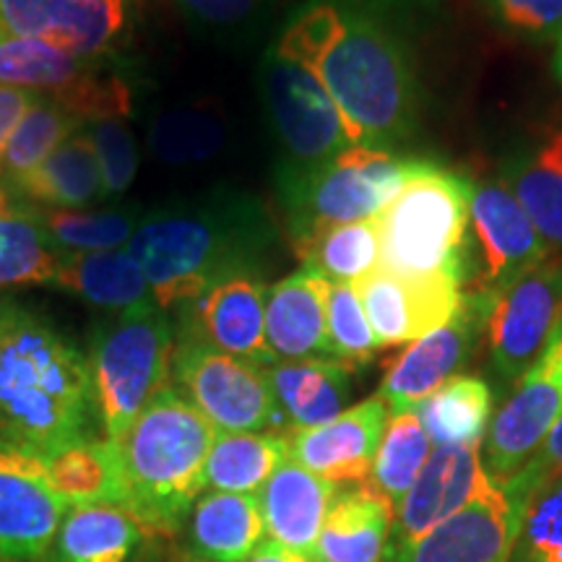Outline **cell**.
<instances>
[{
	"instance_id": "cell-1",
	"label": "cell",
	"mask_w": 562,
	"mask_h": 562,
	"mask_svg": "<svg viewBox=\"0 0 562 562\" xmlns=\"http://www.w3.org/2000/svg\"><path fill=\"white\" fill-rule=\"evenodd\" d=\"M273 50L323 83L351 146L391 151L417 128V70L385 0H307Z\"/></svg>"
},
{
	"instance_id": "cell-2",
	"label": "cell",
	"mask_w": 562,
	"mask_h": 562,
	"mask_svg": "<svg viewBox=\"0 0 562 562\" xmlns=\"http://www.w3.org/2000/svg\"><path fill=\"white\" fill-rule=\"evenodd\" d=\"M94 425L87 351L37 307L0 297V446L42 461Z\"/></svg>"
},
{
	"instance_id": "cell-3",
	"label": "cell",
	"mask_w": 562,
	"mask_h": 562,
	"mask_svg": "<svg viewBox=\"0 0 562 562\" xmlns=\"http://www.w3.org/2000/svg\"><path fill=\"white\" fill-rule=\"evenodd\" d=\"M273 245L277 229L261 203L240 193H211L146 211L128 252L154 302L170 311L237 273H263Z\"/></svg>"
},
{
	"instance_id": "cell-4",
	"label": "cell",
	"mask_w": 562,
	"mask_h": 562,
	"mask_svg": "<svg viewBox=\"0 0 562 562\" xmlns=\"http://www.w3.org/2000/svg\"><path fill=\"white\" fill-rule=\"evenodd\" d=\"M216 427L175 389H165L117 440L125 510L146 531H175L206 490Z\"/></svg>"
},
{
	"instance_id": "cell-5",
	"label": "cell",
	"mask_w": 562,
	"mask_h": 562,
	"mask_svg": "<svg viewBox=\"0 0 562 562\" xmlns=\"http://www.w3.org/2000/svg\"><path fill=\"white\" fill-rule=\"evenodd\" d=\"M472 180L422 159L404 191L378 214L381 269L409 279L448 277L467 284Z\"/></svg>"
},
{
	"instance_id": "cell-6",
	"label": "cell",
	"mask_w": 562,
	"mask_h": 562,
	"mask_svg": "<svg viewBox=\"0 0 562 562\" xmlns=\"http://www.w3.org/2000/svg\"><path fill=\"white\" fill-rule=\"evenodd\" d=\"M172 351V323L157 302L112 313L97 323L87 357L104 440L121 438L167 389Z\"/></svg>"
},
{
	"instance_id": "cell-7",
	"label": "cell",
	"mask_w": 562,
	"mask_h": 562,
	"mask_svg": "<svg viewBox=\"0 0 562 562\" xmlns=\"http://www.w3.org/2000/svg\"><path fill=\"white\" fill-rule=\"evenodd\" d=\"M422 159L351 146L313 167H279V201L292 243L336 224L378 216L404 191Z\"/></svg>"
},
{
	"instance_id": "cell-8",
	"label": "cell",
	"mask_w": 562,
	"mask_h": 562,
	"mask_svg": "<svg viewBox=\"0 0 562 562\" xmlns=\"http://www.w3.org/2000/svg\"><path fill=\"white\" fill-rule=\"evenodd\" d=\"M0 83L58 102L81 121L125 117L131 89L110 60H89L47 42L0 32Z\"/></svg>"
},
{
	"instance_id": "cell-9",
	"label": "cell",
	"mask_w": 562,
	"mask_h": 562,
	"mask_svg": "<svg viewBox=\"0 0 562 562\" xmlns=\"http://www.w3.org/2000/svg\"><path fill=\"white\" fill-rule=\"evenodd\" d=\"M172 378L216 432L269 430L281 414L263 364L224 355L191 334L175 341Z\"/></svg>"
},
{
	"instance_id": "cell-10",
	"label": "cell",
	"mask_w": 562,
	"mask_h": 562,
	"mask_svg": "<svg viewBox=\"0 0 562 562\" xmlns=\"http://www.w3.org/2000/svg\"><path fill=\"white\" fill-rule=\"evenodd\" d=\"M472 297L482 305L492 364L505 381H518L562 323V258L550 256L501 292Z\"/></svg>"
},
{
	"instance_id": "cell-11",
	"label": "cell",
	"mask_w": 562,
	"mask_h": 562,
	"mask_svg": "<svg viewBox=\"0 0 562 562\" xmlns=\"http://www.w3.org/2000/svg\"><path fill=\"white\" fill-rule=\"evenodd\" d=\"M261 83L273 131L284 149L281 167H313L351 149L339 110L311 70L271 47L261 66Z\"/></svg>"
},
{
	"instance_id": "cell-12",
	"label": "cell",
	"mask_w": 562,
	"mask_h": 562,
	"mask_svg": "<svg viewBox=\"0 0 562 562\" xmlns=\"http://www.w3.org/2000/svg\"><path fill=\"white\" fill-rule=\"evenodd\" d=\"M562 417V323L547 341L537 362L518 378L516 391L505 398L492 419L482 456L484 469L497 487L533 459L547 435Z\"/></svg>"
},
{
	"instance_id": "cell-13",
	"label": "cell",
	"mask_w": 562,
	"mask_h": 562,
	"mask_svg": "<svg viewBox=\"0 0 562 562\" xmlns=\"http://www.w3.org/2000/svg\"><path fill=\"white\" fill-rule=\"evenodd\" d=\"M136 0H0V32L89 60H112L131 40Z\"/></svg>"
},
{
	"instance_id": "cell-14",
	"label": "cell",
	"mask_w": 562,
	"mask_h": 562,
	"mask_svg": "<svg viewBox=\"0 0 562 562\" xmlns=\"http://www.w3.org/2000/svg\"><path fill=\"white\" fill-rule=\"evenodd\" d=\"M472 232L476 243L474 292H501L552 256L521 203L503 180H482L472 193Z\"/></svg>"
},
{
	"instance_id": "cell-15",
	"label": "cell",
	"mask_w": 562,
	"mask_h": 562,
	"mask_svg": "<svg viewBox=\"0 0 562 562\" xmlns=\"http://www.w3.org/2000/svg\"><path fill=\"white\" fill-rule=\"evenodd\" d=\"M378 347H402L451 323L467 305L463 281L409 279L378 266L355 284Z\"/></svg>"
},
{
	"instance_id": "cell-16",
	"label": "cell",
	"mask_w": 562,
	"mask_h": 562,
	"mask_svg": "<svg viewBox=\"0 0 562 562\" xmlns=\"http://www.w3.org/2000/svg\"><path fill=\"white\" fill-rule=\"evenodd\" d=\"M495 487L482 459V442L438 446L417 482L398 503L389 547H409L435 526Z\"/></svg>"
},
{
	"instance_id": "cell-17",
	"label": "cell",
	"mask_w": 562,
	"mask_h": 562,
	"mask_svg": "<svg viewBox=\"0 0 562 562\" xmlns=\"http://www.w3.org/2000/svg\"><path fill=\"white\" fill-rule=\"evenodd\" d=\"M66 505L34 456L0 446V554L11 562L47 560Z\"/></svg>"
},
{
	"instance_id": "cell-18",
	"label": "cell",
	"mask_w": 562,
	"mask_h": 562,
	"mask_svg": "<svg viewBox=\"0 0 562 562\" xmlns=\"http://www.w3.org/2000/svg\"><path fill=\"white\" fill-rule=\"evenodd\" d=\"M266 286L263 273H237L209 286L188 307L182 334H191L224 355L269 368L273 360L266 341Z\"/></svg>"
},
{
	"instance_id": "cell-19",
	"label": "cell",
	"mask_w": 562,
	"mask_h": 562,
	"mask_svg": "<svg viewBox=\"0 0 562 562\" xmlns=\"http://www.w3.org/2000/svg\"><path fill=\"white\" fill-rule=\"evenodd\" d=\"M385 422H389V406L381 396H370L326 425L292 430L290 456L307 472L318 474L336 487L362 484L372 472Z\"/></svg>"
},
{
	"instance_id": "cell-20",
	"label": "cell",
	"mask_w": 562,
	"mask_h": 562,
	"mask_svg": "<svg viewBox=\"0 0 562 562\" xmlns=\"http://www.w3.org/2000/svg\"><path fill=\"white\" fill-rule=\"evenodd\" d=\"M516 518L503 487H492L409 547L385 544L381 562H508Z\"/></svg>"
},
{
	"instance_id": "cell-21",
	"label": "cell",
	"mask_w": 562,
	"mask_h": 562,
	"mask_svg": "<svg viewBox=\"0 0 562 562\" xmlns=\"http://www.w3.org/2000/svg\"><path fill=\"white\" fill-rule=\"evenodd\" d=\"M480 323V300L467 294V305L451 323L412 341L385 372L381 393H378L389 406V414L414 412L432 391L453 378V372L472 355Z\"/></svg>"
},
{
	"instance_id": "cell-22",
	"label": "cell",
	"mask_w": 562,
	"mask_h": 562,
	"mask_svg": "<svg viewBox=\"0 0 562 562\" xmlns=\"http://www.w3.org/2000/svg\"><path fill=\"white\" fill-rule=\"evenodd\" d=\"M328 286L331 281L307 266L271 286L266 297V341L273 360L331 357L326 334Z\"/></svg>"
},
{
	"instance_id": "cell-23",
	"label": "cell",
	"mask_w": 562,
	"mask_h": 562,
	"mask_svg": "<svg viewBox=\"0 0 562 562\" xmlns=\"http://www.w3.org/2000/svg\"><path fill=\"white\" fill-rule=\"evenodd\" d=\"M336 495H339L336 484L307 472L290 456L256 497L271 542L313 558L323 521Z\"/></svg>"
},
{
	"instance_id": "cell-24",
	"label": "cell",
	"mask_w": 562,
	"mask_h": 562,
	"mask_svg": "<svg viewBox=\"0 0 562 562\" xmlns=\"http://www.w3.org/2000/svg\"><path fill=\"white\" fill-rule=\"evenodd\" d=\"M396 505L368 482L344 490L328 508L313 562H381Z\"/></svg>"
},
{
	"instance_id": "cell-25",
	"label": "cell",
	"mask_w": 562,
	"mask_h": 562,
	"mask_svg": "<svg viewBox=\"0 0 562 562\" xmlns=\"http://www.w3.org/2000/svg\"><path fill=\"white\" fill-rule=\"evenodd\" d=\"M188 544L201 562H245L266 539L256 495L206 492L188 513Z\"/></svg>"
},
{
	"instance_id": "cell-26",
	"label": "cell",
	"mask_w": 562,
	"mask_h": 562,
	"mask_svg": "<svg viewBox=\"0 0 562 562\" xmlns=\"http://www.w3.org/2000/svg\"><path fill=\"white\" fill-rule=\"evenodd\" d=\"M266 375L292 430L326 425L347 412L349 368L331 357L273 362L266 368Z\"/></svg>"
},
{
	"instance_id": "cell-27",
	"label": "cell",
	"mask_w": 562,
	"mask_h": 562,
	"mask_svg": "<svg viewBox=\"0 0 562 562\" xmlns=\"http://www.w3.org/2000/svg\"><path fill=\"white\" fill-rule=\"evenodd\" d=\"M21 199L55 211H79L104 199L100 161L91 144L89 125L70 133L63 144L11 191Z\"/></svg>"
},
{
	"instance_id": "cell-28",
	"label": "cell",
	"mask_w": 562,
	"mask_h": 562,
	"mask_svg": "<svg viewBox=\"0 0 562 562\" xmlns=\"http://www.w3.org/2000/svg\"><path fill=\"white\" fill-rule=\"evenodd\" d=\"M144 539V524L121 505H74L66 508L47 558L53 562H133Z\"/></svg>"
},
{
	"instance_id": "cell-29",
	"label": "cell",
	"mask_w": 562,
	"mask_h": 562,
	"mask_svg": "<svg viewBox=\"0 0 562 562\" xmlns=\"http://www.w3.org/2000/svg\"><path fill=\"white\" fill-rule=\"evenodd\" d=\"M50 286L110 313L154 302L149 281L128 248L66 252Z\"/></svg>"
},
{
	"instance_id": "cell-30",
	"label": "cell",
	"mask_w": 562,
	"mask_h": 562,
	"mask_svg": "<svg viewBox=\"0 0 562 562\" xmlns=\"http://www.w3.org/2000/svg\"><path fill=\"white\" fill-rule=\"evenodd\" d=\"M501 180L521 203L547 248L562 252V128L505 161Z\"/></svg>"
},
{
	"instance_id": "cell-31",
	"label": "cell",
	"mask_w": 562,
	"mask_h": 562,
	"mask_svg": "<svg viewBox=\"0 0 562 562\" xmlns=\"http://www.w3.org/2000/svg\"><path fill=\"white\" fill-rule=\"evenodd\" d=\"M42 472L66 508L74 505H121L123 476L110 440L83 438L42 459Z\"/></svg>"
},
{
	"instance_id": "cell-32",
	"label": "cell",
	"mask_w": 562,
	"mask_h": 562,
	"mask_svg": "<svg viewBox=\"0 0 562 562\" xmlns=\"http://www.w3.org/2000/svg\"><path fill=\"white\" fill-rule=\"evenodd\" d=\"M290 459V438L277 432H216L206 461V487L232 495H258Z\"/></svg>"
},
{
	"instance_id": "cell-33",
	"label": "cell",
	"mask_w": 562,
	"mask_h": 562,
	"mask_svg": "<svg viewBox=\"0 0 562 562\" xmlns=\"http://www.w3.org/2000/svg\"><path fill=\"white\" fill-rule=\"evenodd\" d=\"M414 412L435 446H472L490 430L492 391L482 378L453 375Z\"/></svg>"
},
{
	"instance_id": "cell-34",
	"label": "cell",
	"mask_w": 562,
	"mask_h": 562,
	"mask_svg": "<svg viewBox=\"0 0 562 562\" xmlns=\"http://www.w3.org/2000/svg\"><path fill=\"white\" fill-rule=\"evenodd\" d=\"M307 269L323 273L334 284H357L381 266V222L378 216L362 222L336 224L311 237L292 243Z\"/></svg>"
},
{
	"instance_id": "cell-35",
	"label": "cell",
	"mask_w": 562,
	"mask_h": 562,
	"mask_svg": "<svg viewBox=\"0 0 562 562\" xmlns=\"http://www.w3.org/2000/svg\"><path fill=\"white\" fill-rule=\"evenodd\" d=\"M87 121L60 108L58 102L37 97L30 112L9 138L3 159H0V188L11 195L21 180L30 178L70 133H76Z\"/></svg>"
},
{
	"instance_id": "cell-36",
	"label": "cell",
	"mask_w": 562,
	"mask_h": 562,
	"mask_svg": "<svg viewBox=\"0 0 562 562\" xmlns=\"http://www.w3.org/2000/svg\"><path fill=\"white\" fill-rule=\"evenodd\" d=\"M430 438L417 417V412L391 414L378 446L368 484L393 505H398L417 482L427 459H430Z\"/></svg>"
},
{
	"instance_id": "cell-37",
	"label": "cell",
	"mask_w": 562,
	"mask_h": 562,
	"mask_svg": "<svg viewBox=\"0 0 562 562\" xmlns=\"http://www.w3.org/2000/svg\"><path fill=\"white\" fill-rule=\"evenodd\" d=\"M63 252L30 211L0 216V290L53 284Z\"/></svg>"
},
{
	"instance_id": "cell-38",
	"label": "cell",
	"mask_w": 562,
	"mask_h": 562,
	"mask_svg": "<svg viewBox=\"0 0 562 562\" xmlns=\"http://www.w3.org/2000/svg\"><path fill=\"white\" fill-rule=\"evenodd\" d=\"M63 252H91L128 248L136 235L140 216L136 209H100V211H30Z\"/></svg>"
},
{
	"instance_id": "cell-39",
	"label": "cell",
	"mask_w": 562,
	"mask_h": 562,
	"mask_svg": "<svg viewBox=\"0 0 562 562\" xmlns=\"http://www.w3.org/2000/svg\"><path fill=\"white\" fill-rule=\"evenodd\" d=\"M227 144V125L206 110H167L149 125V146L167 165H199Z\"/></svg>"
},
{
	"instance_id": "cell-40",
	"label": "cell",
	"mask_w": 562,
	"mask_h": 562,
	"mask_svg": "<svg viewBox=\"0 0 562 562\" xmlns=\"http://www.w3.org/2000/svg\"><path fill=\"white\" fill-rule=\"evenodd\" d=\"M516 533L508 562H562V476L513 508Z\"/></svg>"
},
{
	"instance_id": "cell-41",
	"label": "cell",
	"mask_w": 562,
	"mask_h": 562,
	"mask_svg": "<svg viewBox=\"0 0 562 562\" xmlns=\"http://www.w3.org/2000/svg\"><path fill=\"white\" fill-rule=\"evenodd\" d=\"M326 334L328 349L336 362L347 368H360L375 360L378 341L364 315V307L357 294L355 284H334L328 286L326 300Z\"/></svg>"
},
{
	"instance_id": "cell-42",
	"label": "cell",
	"mask_w": 562,
	"mask_h": 562,
	"mask_svg": "<svg viewBox=\"0 0 562 562\" xmlns=\"http://www.w3.org/2000/svg\"><path fill=\"white\" fill-rule=\"evenodd\" d=\"M87 125L97 161H100L104 199L123 195L138 172V149L128 123H125V117H100V121H89Z\"/></svg>"
},
{
	"instance_id": "cell-43",
	"label": "cell",
	"mask_w": 562,
	"mask_h": 562,
	"mask_svg": "<svg viewBox=\"0 0 562 562\" xmlns=\"http://www.w3.org/2000/svg\"><path fill=\"white\" fill-rule=\"evenodd\" d=\"M490 16L505 32L526 42H558L562 34V0H484Z\"/></svg>"
},
{
	"instance_id": "cell-44",
	"label": "cell",
	"mask_w": 562,
	"mask_h": 562,
	"mask_svg": "<svg viewBox=\"0 0 562 562\" xmlns=\"http://www.w3.org/2000/svg\"><path fill=\"white\" fill-rule=\"evenodd\" d=\"M558 476H562V417L552 427L550 435H547L542 446H539V451L533 453V459L505 484L503 492L508 495L510 508H516L529 492L558 480Z\"/></svg>"
},
{
	"instance_id": "cell-45",
	"label": "cell",
	"mask_w": 562,
	"mask_h": 562,
	"mask_svg": "<svg viewBox=\"0 0 562 562\" xmlns=\"http://www.w3.org/2000/svg\"><path fill=\"white\" fill-rule=\"evenodd\" d=\"M188 16L211 26H237L256 16L266 0H175Z\"/></svg>"
},
{
	"instance_id": "cell-46",
	"label": "cell",
	"mask_w": 562,
	"mask_h": 562,
	"mask_svg": "<svg viewBox=\"0 0 562 562\" xmlns=\"http://www.w3.org/2000/svg\"><path fill=\"white\" fill-rule=\"evenodd\" d=\"M34 102H37V94H32V91L0 83V159H3L5 146H9V138L16 131L21 117L30 112Z\"/></svg>"
},
{
	"instance_id": "cell-47",
	"label": "cell",
	"mask_w": 562,
	"mask_h": 562,
	"mask_svg": "<svg viewBox=\"0 0 562 562\" xmlns=\"http://www.w3.org/2000/svg\"><path fill=\"white\" fill-rule=\"evenodd\" d=\"M245 562H313V558H307V554H302V552L286 550V547H281L269 539V542H263L261 547H258V550L252 552Z\"/></svg>"
},
{
	"instance_id": "cell-48",
	"label": "cell",
	"mask_w": 562,
	"mask_h": 562,
	"mask_svg": "<svg viewBox=\"0 0 562 562\" xmlns=\"http://www.w3.org/2000/svg\"><path fill=\"white\" fill-rule=\"evenodd\" d=\"M554 68H558V76H560V81H562V34H560V40H558V53H554Z\"/></svg>"
},
{
	"instance_id": "cell-49",
	"label": "cell",
	"mask_w": 562,
	"mask_h": 562,
	"mask_svg": "<svg viewBox=\"0 0 562 562\" xmlns=\"http://www.w3.org/2000/svg\"><path fill=\"white\" fill-rule=\"evenodd\" d=\"M0 562H11V560H5V558H3V554H0Z\"/></svg>"
}]
</instances>
